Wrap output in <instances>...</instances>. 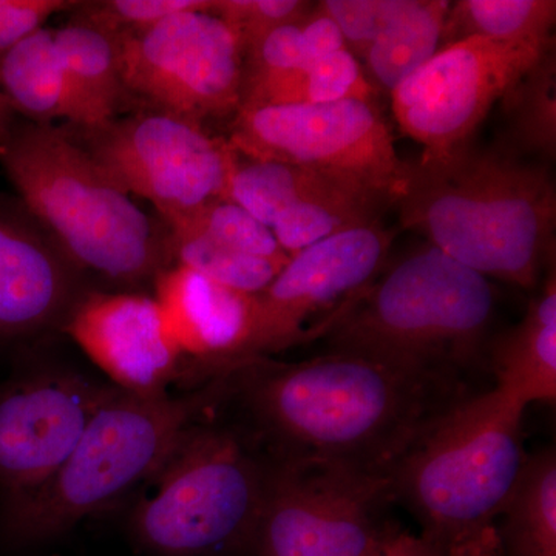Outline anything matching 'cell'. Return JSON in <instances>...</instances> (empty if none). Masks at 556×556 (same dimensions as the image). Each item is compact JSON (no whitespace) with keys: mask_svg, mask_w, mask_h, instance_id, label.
Segmentation results:
<instances>
[{"mask_svg":"<svg viewBox=\"0 0 556 556\" xmlns=\"http://www.w3.org/2000/svg\"><path fill=\"white\" fill-rule=\"evenodd\" d=\"M113 38L130 101L201 126L239 112L244 46L211 11H185Z\"/></svg>","mask_w":556,"mask_h":556,"instance_id":"8fae6325","label":"cell"},{"mask_svg":"<svg viewBox=\"0 0 556 556\" xmlns=\"http://www.w3.org/2000/svg\"><path fill=\"white\" fill-rule=\"evenodd\" d=\"M212 2L214 0H90L79 2L68 22L116 36L142 30L185 11H211Z\"/></svg>","mask_w":556,"mask_h":556,"instance_id":"f1b7e54d","label":"cell"},{"mask_svg":"<svg viewBox=\"0 0 556 556\" xmlns=\"http://www.w3.org/2000/svg\"><path fill=\"white\" fill-rule=\"evenodd\" d=\"M300 25H302L303 49H305L308 64L329 56V54L338 53L340 50H346L338 25L325 11L318 9L317 3L303 17Z\"/></svg>","mask_w":556,"mask_h":556,"instance_id":"836d02e7","label":"cell"},{"mask_svg":"<svg viewBox=\"0 0 556 556\" xmlns=\"http://www.w3.org/2000/svg\"><path fill=\"white\" fill-rule=\"evenodd\" d=\"M507 148L526 159L552 163L556 156V53L544 51L504 94Z\"/></svg>","mask_w":556,"mask_h":556,"instance_id":"d4e9b609","label":"cell"},{"mask_svg":"<svg viewBox=\"0 0 556 556\" xmlns=\"http://www.w3.org/2000/svg\"><path fill=\"white\" fill-rule=\"evenodd\" d=\"M448 0H388L386 21L362 62L376 93L390 94L441 49Z\"/></svg>","mask_w":556,"mask_h":556,"instance_id":"ffe728a7","label":"cell"},{"mask_svg":"<svg viewBox=\"0 0 556 556\" xmlns=\"http://www.w3.org/2000/svg\"><path fill=\"white\" fill-rule=\"evenodd\" d=\"M554 46L555 38H468L444 47L391 91L399 129L422 148V160L466 148L493 105Z\"/></svg>","mask_w":556,"mask_h":556,"instance_id":"7c38bea8","label":"cell"},{"mask_svg":"<svg viewBox=\"0 0 556 556\" xmlns=\"http://www.w3.org/2000/svg\"><path fill=\"white\" fill-rule=\"evenodd\" d=\"M0 167L84 277L139 292L174 265L169 228L141 211L65 127L16 116L0 138Z\"/></svg>","mask_w":556,"mask_h":556,"instance_id":"3957f363","label":"cell"},{"mask_svg":"<svg viewBox=\"0 0 556 556\" xmlns=\"http://www.w3.org/2000/svg\"><path fill=\"white\" fill-rule=\"evenodd\" d=\"M172 338L185 361L215 379L248 358L254 327V295L215 283L195 270L172 265L153 281Z\"/></svg>","mask_w":556,"mask_h":556,"instance_id":"e0dca14e","label":"cell"},{"mask_svg":"<svg viewBox=\"0 0 556 556\" xmlns=\"http://www.w3.org/2000/svg\"><path fill=\"white\" fill-rule=\"evenodd\" d=\"M0 93L16 116L35 124L72 121V98L54 28H40L0 51Z\"/></svg>","mask_w":556,"mask_h":556,"instance_id":"44dd1931","label":"cell"},{"mask_svg":"<svg viewBox=\"0 0 556 556\" xmlns=\"http://www.w3.org/2000/svg\"><path fill=\"white\" fill-rule=\"evenodd\" d=\"M361 62L348 50L241 87L240 109L269 105L329 104L345 100H376Z\"/></svg>","mask_w":556,"mask_h":556,"instance_id":"7402d4cb","label":"cell"},{"mask_svg":"<svg viewBox=\"0 0 556 556\" xmlns=\"http://www.w3.org/2000/svg\"><path fill=\"white\" fill-rule=\"evenodd\" d=\"M302 21L280 25L248 47L244 51L243 83L308 65L303 49Z\"/></svg>","mask_w":556,"mask_h":556,"instance_id":"4dcf8cb0","label":"cell"},{"mask_svg":"<svg viewBox=\"0 0 556 556\" xmlns=\"http://www.w3.org/2000/svg\"><path fill=\"white\" fill-rule=\"evenodd\" d=\"M495 309L489 278L426 244L387 266L320 340L467 383L486 365Z\"/></svg>","mask_w":556,"mask_h":556,"instance_id":"5b68a950","label":"cell"},{"mask_svg":"<svg viewBox=\"0 0 556 556\" xmlns=\"http://www.w3.org/2000/svg\"><path fill=\"white\" fill-rule=\"evenodd\" d=\"M225 386L266 459L329 460L387 479L434 420L473 394L459 380L339 350L248 358Z\"/></svg>","mask_w":556,"mask_h":556,"instance_id":"6da1fadb","label":"cell"},{"mask_svg":"<svg viewBox=\"0 0 556 556\" xmlns=\"http://www.w3.org/2000/svg\"><path fill=\"white\" fill-rule=\"evenodd\" d=\"M314 5L302 0H214L211 13L233 28L247 51L274 28L302 21Z\"/></svg>","mask_w":556,"mask_h":556,"instance_id":"f546056e","label":"cell"},{"mask_svg":"<svg viewBox=\"0 0 556 556\" xmlns=\"http://www.w3.org/2000/svg\"><path fill=\"white\" fill-rule=\"evenodd\" d=\"M67 72L72 126L90 127L118 116L130 101L121 78L118 43L112 35L68 22L54 28Z\"/></svg>","mask_w":556,"mask_h":556,"instance_id":"d6986e66","label":"cell"},{"mask_svg":"<svg viewBox=\"0 0 556 556\" xmlns=\"http://www.w3.org/2000/svg\"><path fill=\"white\" fill-rule=\"evenodd\" d=\"M266 475L268 459L239 424L200 419L131 511V535L153 556L252 554Z\"/></svg>","mask_w":556,"mask_h":556,"instance_id":"52a82bcc","label":"cell"},{"mask_svg":"<svg viewBox=\"0 0 556 556\" xmlns=\"http://www.w3.org/2000/svg\"><path fill=\"white\" fill-rule=\"evenodd\" d=\"M317 5L336 22L346 50L362 64L386 21L388 0H324Z\"/></svg>","mask_w":556,"mask_h":556,"instance_id":"1f68e13d","label":"cell"},{"mask_svg":"<svg viewBox=\"0 0 556 556\" xmlns=\"http://www.w3.org/2000/svg\"><path fill=\"white\" fill-rule=\"evenodd\" d=\"M365 556H441L419 535L390 522Z\"/></svg>","mask_w":556,"mask_h":556,"instance_id":"e575fe53","label":"cell"},{"mask_svg":"<svg viewBox=\"0 0 556 556\" xmlns=\"http://www.w3.org/2000/svg\"><path fill=\"white\" fill-rule=\"evenodd\" d=\"M338 193L369 195L303 167L277 161L247 159L237 152L226 199L247 208L249 214L270 229L278 215L283 214L287 208Z\"/></svg>","mask_w":556,"mask_h":556,"instance_id":"603a6c76","label":"cell"},{"mask_svg":"<svg viewBox=\"0 0 556 556\" xmlns=\"http://www.w3.org/2000/svg\"><path fill=\"white\" fill-rule=\"evenodd\" d=\"M229 144L247 159L292 164L396 206L409 164L376 100L240 109Z\"/></svg>","mask_w":556,"mask_h":556,"instance_id":"ba28073f","label":"cell"},{"mask_svg":"<svg viewBox=\"0 0 556 556\" xmlns=\"http://www.w3.org/2000/svg\"><path fill=\"white\" fill-rule=\"evenodd\" d=\"M486 367L495 390L521 407L556 399V277L548 269L540 292L514 328L492 338Z\"/></svg>","mask_w":556,"mask_h":556,"instance_id":"ac0fdd59","label":"cell"},{"mask_svg":"<svg viewBox=\"0 0 556 556\" xmlns=\"http://www.w3.org/2000/svg\"><path fill=\"white\" fill-rule=\"evenodd\" d=\"M172 229L195 230L223 247L254 257L273 260L281 265H287L291 258L278 244L268 226L228 199L211 201Z\"/></svg>","mask_w":556,"mask_h":556,"instance_id":"83f0119b","label":"cell"},{"mask_svg":"<svg viewBox=\"0 0 556 556\" xmlns=\"http://www.w3.org/2000/svg\"><path fill=\"white\" fill-rule=\"evenodd\" d=\"M61 329L108 376L112 387L127 393H169L185 369V357L159 303L144 292L87 288Z\"/></svg>","mask_w":556,"mask_h":556,"instance_id":"9a60e30c","label":"cell"},{"mask_svg":"<svg viewBox=\"0 0 556 556\" xmlns=\"http://www.w3.org/2000/svg\"><path fill=\"white\" fill-rule=\"evenodd\" d=\"M64 127L121 189L150 201L169 229L226 199L237 152L201 124L144 109L98 126Z\"/></svg>","mask_w":556,"mask_h":556,"instance_id":"9c48e42d","label":"cell"},{"mask_svg":"<svg viewBox=\"0 0 556 556\" xmlns=\"http://www.w3.org/2000/svg\"><path fill=\"white\" fill-rule=\"evenodd\" d=\"M555 24V0H457L445 17L441 49L468 38L548 40Z\"/></svg>","mask_w":556,"mask_h":556,"instance_id":"484cf974","label":"cell"},{"mask_svg":"<svg viewBox=\"0 0 556 556\" xmlns=\"http://www.w3.org/2000/svg\"><path fill=\"white\" fill-rule=\"evenodd\" d=\"M78 5L76 0H0V51L39 31L53 14Z\"/></svg>","mask_w":556,"mask_h":556,"instance_id":"d6a6232c","label":"cell"},{"mask_svg":"<svg viewBox=\"0 0 556 556\" xmlns=\"http://www.w3.org/2000/svg\"><path fill=\"white\" fill-rule=\"evenodd\" d=\"M394 239V230L376 222L292 255L254 295L248 358L273 357L324 338L387 268Z\"/></svg>","mask_w":556,"mask_h":556,"instance_id":"4fadbf2b","label":"cell"},{"mask_svg":"<svg viewBox=\"0 0 556 556\" xmlns=\"http://www.w3.org/2000/svg\"><path fill=\"white\" fill-rule=\"evenodd\" d=\"M396 207L402 228L490 281L533 289L555 265V179L507 146L417 160Z\"/></svg>","mask_w":556,"mask_h":556,"instance_id":"7a4b0ae2","label":"cell"},{"mask_svg":"<svg viewBox=\"0 0 556 556\" xmlns=\"http://www.w3.org/2000/svg\"><path fill=\"white\" fill-rule=\"evenodd\" d=\"M223 396V376L179 397L110 388L56 473L0 510L3 538L16 546L46 543L152 481L185 431L217 408Z\"/></svg>","mask_w":556,"mask_h":556,"instance_id":"8992f818","label":"cell"},{"mask_svg":"<svg viewBox=\"0 0 556 556\" xmlns=\"http://www.w3.org/2000/svg\"><path fill=\"white\" fill-rule=\"evenodd\" d=\"M501 556H556L555 448L527 455L500 521Z\"/></svg>","mask_w":556,"mask_h":556,"instance_id":"cb8c5ba5","label":"cell"},{"mask_svg":"<svg viewBox=\"0 0 556 556\" xmlns=\"http://www.w3.org/2000/svg\"><path fill=\"white\" fill-rule=\"evenodd\" d=\"M526 408L495 388L450 408L388 475L394 503L441 556H501L500 521L527 455Z\"/></svg>","mask_w":556,"mask_h":556,"instance_id":"277c9868","label":"cell"},{"mask_svg":"<svg viewBox=\"0 0 556 556\" xmlns=\"http://www.w3.org/2000/svg\"><path fill=\"white\" fill-rule=\"evenodd\" d=\"M110 388L51 367L28 369L0 387V510L56 473Z\"/></svg>","mask_w":556,"mask_h":556,"instance_id":"5bb4252c","label":"cell"},{"mask_svg":"<svg viewBox=\"0 0 556 556\" xmlns=\"http://www.w3.org/2000/svg\"><path fill=\"white\" fill-rule=\"evenodd\" d=\"M86 277L20 199L0 197V343L61 329Z\"/></svg>","mask_w":556,"mask_h":556,"instance_id":"2e32d148","label":"cell"},{"mask_svg":"<svg viewBox=\"0 0 556 556\" xmlns=\"http://www.w3.org/2000/svg\"><path fill=\"white\" fill-rule=\"evenodd\" d=\"M14 119H16V113L13 112L5 97L0 93V138L5 135Z\"/></svg>","mask_w":556,"mask_h":556,"instance_id":"d590c367","label":"cell"},{"mask_svg":"<svg viewBox=\"0 0 556 556\" xmlns=\"http://www.w3.org/2000/svg\"><path fill=\"white\" fill-rule=\"evenodd\" d=\"M390 481L329 460H269L252 555L365 556L390 525Z\"/></svg>","mask_w":556,"mask_h":556,"instance_id":"30bf717a","label":"cell"},{"mask_svg":"<svg viewBox=\"0 0 556 556\" xmlns=\"http://www.w3.org/2000/svg\"><path fill=\"white\" fill-rule=\"evenodd\" d=\"M170 254L174 265L195 270L215 283L249 295L269 287L285 266L233 251L190 229L170 230Z\"/></svg>","mask_w":556,"mask_h":556,"instance_id":"4316f807","label":"cell"}]
</instances>
